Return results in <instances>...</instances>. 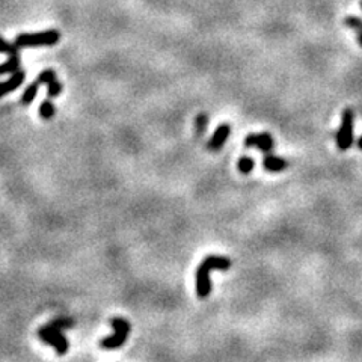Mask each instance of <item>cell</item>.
<instances>
[{"mask_svg": "<svg viewBox=\"0 0 362 362\" xmlns=\"http://www.w3.org/2000/svg\"><path fill=\"white\" fill-rule=\"evenodd\" d=\"M353 129H355V112L353 109L347 107L343 110L341 125L335 136L337 147L340 151H347L353 145Z\"/></svg>", "mask_w": 362, "mask_h": 362, "instance_id": "cell-3", "label": "cell"}, {"mask_svg": "<svg viewBox=\"0 0 362 362\" xmlns=\"http://www.w3.org/2000/svg\"><path fill=\"white\" fill-rule=\"evenodd\" d=\"M264 156H266V157H264V160H263V166H264V169H266V171H269V172H282V171L287 169L288 163H287L285 159L273 156V154H270V152H269V154H264Z\"/></svg>", "mask_w": 362, "mask_h": 362, "instance_id": "cell-10", "label": "cell"}, {"mask_svg": "<svg viewBox=\"0 0 362 362\" xmlns=\"http://www.w3.org/2000/svg\"><path fill=\"white\" fill-rule=\"evenodd\" d=\"M231 260L220 255H208L205 257L197 269L195 275V284H197V295L201 299L210 296L212 291V281H210V272L212 270H230L231 269Z\"/></svg>", "mask_w": 362, "mask_h": 362, "instance_id": "cell-1", "label": "cell"}, {"mask_svg": "<svg viewBox=\"0 0 362 362\" xmlns=\"http://www.w3.org/2000/svg\"><path fill=\"white\" fill-rule=\"evenodd\" d=\"M110 325H112V328L115 329V333L112 337L103 338L100 346L106 350H116L121 346L125 344V341H127V337L130 333V323L125 318L116 317V318L110 320Z\"/></svg>", "mask_w": 362, "mask_h": 362, "instance_id": "cell-4", "label": "cell"}, {"mask_svg": "<svg viewBox=\"0 0 362 362\" xmlns=\"http://www.w3.org/2000/svg\"><path fill=\"white\" fill-rule=\"evenodd\" d=\"M356 145H358V148H359V149H362V136H361V137L358 139V142H356Z\"/></svg>", "mask_w": 362, "mask_h": 362, "instance_id": "cell-20", "label": "cell"}, {"mask_svg": "<svg viewBox=\"0 0 362 362\" xmlns=\"http://www.w3.org/2000/svg\"><path fill=\"white\" fill-rule=\"evenodd\" d=\"M74 318H69V317H61V318H54L53 322L50 323L51 326H54V328H59L61 330L62 329H69V328H73L74 326Z\"/></svg>", "mask_w": 362, "mask_h": 362, "instance_id": "cell-16", "label": "cell"}, {"mask_svg": "<svg viewBox=\"0 0 362 362\" xmlns=\"http://www.w3.org/2000/svg\"><path fill=\"white\" fill-rule=\"evenodd\" d=\"M39 115L44 119H50L54 116V106L50 100H46L43 104L39 106Z\"/></svg>", "mask_w": 362, "mask_h": 362, "instance_id": "cell-14", "label": "cell"}, {"mask_svg": "<svg viewBox=\"0 0 362 362\" xmlns=\"http://www.w3.org/2000/svg\"><path fill=\"white\" fill-rule=\"evenodd\" d=\"M230 133H231V127H230L228 124H222V125H219V127L214 130L213 136L210 137V141H208V144H207L208 151H212V152L220 151L222 147L225 145L227 139L230 137Z\"/></svg>", "mask_w": 362, "mask_h": 362, "instance_id": "cell-7", "label": "cell"}, {"mask_svg": "<svg viewBox=\"0 0 362 362\" xmlns=\"http://www.w3.org/2000/svg\"><path fill=\"white\" fill-rule=\"evenodd\" d=\"M344 24H346L347 27H352V29H356L358 32L362 31V20L358 18V17H347V18L344 20Z\"/></svg>", "mask_w": 362, "mask_h": 362, "instance_id": "cell-18", "label": "cell"}, {"mask_svg": "<svg viewBox=\"0 0 362 362\" xmlns=\"http://www.w3.org/2000/svg\"><path fill=\"white\" fill-rule=\"evenodd\" d=\"M359 5H361V8H362V0H361V3H359Z\"/></svg>", "mask_w": 362, "mask_h": 362, "instance_id": "cell-21", "label": "cell"}, {"mask_svg": "<svg viewBox=\"0 0 362 362\" xmlns=\"http://www.w3.org/2000/svg\"><path fill=\"white\" fill-rule=\"evenodd\" d=\"M61 39V33L56 29H49L36 33H20L16 38V46L23 47H35V46H54Z\"/></svg>", "mask_w": 362, "mask_h": 362, "instance_id": "cell-2", "label": "cell"}, {"mask_svg": "<svg viewBox=\"0 0 362 362\" xmlns=\"http://www.w3.org/2000/svg\"><path fill=\"white\" fill-rule=\"evenodd\" d=\"M20 64H21V61H20L18 54H12V56L6 62L0 64V76L12 74V73L18 71V69H20Z\"/></svg>", "mask_w": 362, "mask_h": 362, "instance_id": "cell-11", "label": "cell"}, {"mask_svg": "<svg viewBox=\"0 0 362 362\" xmlns=\"http://www.w3.org/2000/svg\"><path fill=\"white\" fill-rule=\"evenodd\" d=\"M254 166H255V162H254L252 157H249V156H243L237 162V168H239V171L243 175H247V174L252 172L254 171Z\"/></svg>", "mask_w": 362, "mask_h": 362, "instance_id": "cell-13", "label": "cell"}, {"mask_svg": "<svg viewBox=\"0 0 362 362\" xmlns=\"http://www.w3.org/2000/svg\"><path fill=\"white\" fill-rule=\"evenodd\" d=\"M18 49H20V47L16 46V43L11 44V43H8L6 39L0 38V53L9 54V56H12V54H17V53H18Z\"/></svg>", "mask_w": 362, "mask_h": 362, "instance_id": "cell-15", "label": "cell"}, {"mask_svg": "<svg viewBox=\"0 0 362 362\" xmlns=\"http://www.w3.org/2000/svg\"><path fill=\"white\" fill-rule=\"evenodd\" d=\"M207 125H208L207 115H199L197 119H195V133H197L198 137H201L204 134V132L207 130Z\"/></svg>", "mask_w": 362, "mask_h": 362, "instance_id": "cell-17", "label": "cell"}, {"mask_svg": "<svg viewBox=\"0 0 362 362\" xmlns=\"http://www.w3.org/2000/svg\"><path fill=\"white\" fill-rule=\"evenodd\" d=\"M38 89H39V80L31 83V85L24 89V92L21 95V103L23 104H31L35 100V97L38 94Z\"/></svg>", "mask_w": 362, "mask_h": 362, "instance_id": "cell-12", "label": "cell"}, {"mask_svg": "<svg viewBox=\"0 0 362 362\" xmlns=\"http://www.w3.org/2000/svg\"><path fill=\"white\" fill-rule=\"evenodd\" d=\"M38 335L44 343L51 344L54 349H56L58 355H65L68 352L69 344H68L66 338L62 335V332H61L59 328H54V326H51L49 323V325L43 326L38 330Z\"/></svg>", "mask_w": 362, "mask_h": 362, "instance_id": "cell-5", "label": "cell"}, {"mask_svg": "<svg viewBox=\"0 0 362 362\" xmlns=\"http://www.w3.org/2000/svg\"><path fill=\"white\" fill-rule=\"evenodd\" d=\"M38 80H39V83H46L47 85L49 97H56L62 92V85L56 79V74H54L53 69H44V71L39 74Z\"/></svg>", "mask_w": 362, "mask_h": 362, "instance_id": "cell-8", "label": "cell"}, {"mask_svg": "<svg viewBox=\"0 0 362 362\" xmlns=\"http://www.w3.org/2000/svg\"><path fill=\"white\" fill-rule=\"evenodd\" d=\"M358 44L362 47V31H359V32H358Z\"/></svg>", "mask_w": 362, "mask_h": 362, "instance_id": "cell-19", "label": "cell"}, {"mask_svg": "<svg viewBox=\"0 0 362 362\" xmlns=\"http://www.w3.org/2000/svg\"><path fill=\"white\" fill-rule=\"evenodd\" d=\"M273 137L269 133H258V134H247L245 139L246 148H258L263 154H269L273 149Z\"/></svg>", "mask_w": 362, "mask_h": 362, "instance_id": "cell-6", "label": "cell"}, {"mask_svg": "<svg viewBox=\"0 0 362 362\" xmlns=\"http://www.w3.org/2000/svg\"><path fill=\"white\" fill-rule=\"evenodd\" d=\"M24 79H26V73L21 71V69H18V71L12 73L11 77L6 82H0V99L5 97L6 94L12 92V91L18 89L23 85Z\"/></svg>", "mask_w": 362, "mask_h": 362, "instance_id": "cell-9", "label": "cell"}]
</instances>
